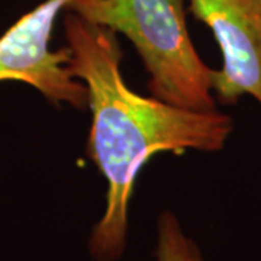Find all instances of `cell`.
Masks as SVG:
<instances>
[{
    "label": "cell",
    "mask_w": 261,
    "mask_h": 261,
    "mask_svg": "<svg viewBox=\"0 0 261 261\" xmlns=\"http://www.w3.org/2000/svg\"><path fill=\"white\" fill-rule=\"evenodd\" d=\"M155 261H205L193 238L181 228L176 215L163 211L157 219Z\"/></svg>",
    "instance_id": "5"
},
{
    "label": "cell",
    "mask_w": 261,
    "mask_h": 261,
    "mask_svg": "<svg viewBox=\"0 0 261 261\" xmlns=\"http://www.w3.org/2000/svg\"><path fill=\"white\" fill-rule=\"evenodd\" d=\"M68 0H45L19 18L0 37V83L32 86L47 100L74 109L89 108V92L68 70L70 51H53L51 37L58 15Z\"/></svg>",
    "instance_id": "3"
},
{
    "label": "cell",
    "mask_w": 261,
    "mask_h": 261,
    "mask_svg": "<svg viewBox=\"0 0 261 261\" xmlns=\"http://www.w3.org/2000/svg\"><path fill=\"white\" fill-rule=\"evenodd\" d=\"M64 12L67 65L89 92L87 155L108 183L105 211L92 228L87 250L94 261H119L128 245L135 180L147 161L160 152L222 149L233 129L232 118L218 109H185L132 92L122 77L116 32Z\"/></svg>",
    "instance_id": "1"
},
{
    "label": "cell",
    "mask_w": 261,
    "mask_h": 261,
    "mask_svg": "<svg viewBox=\"0 0 261 261\" xmlns=\"http://www.w3.org/2000/svg\"><path fill=\"white\" fill-rule=\"evenodd\" d=\"M190 12L212 31L222 53L214 94L222 105L251 96L261 105V0H189Z\"/></svg>",
    "instance_id": "4"
},
{
    "label": "cell",
    "mask_w": 261,
    "mask_h": 261,
    "mask_svg": "<svg viewBox=\"0 0 261 261\" xmlns=\"http://www.w3.org/2000/svg\"><path fill=\"white\" fill-rule=\"evenodd\" d=\"M183 0H68L64 10L123 34L138 51L151 96L185 109H216L214 71L189 35Z\"/></svg>",
    "instance_id": "2"
}]
</instances>
